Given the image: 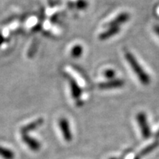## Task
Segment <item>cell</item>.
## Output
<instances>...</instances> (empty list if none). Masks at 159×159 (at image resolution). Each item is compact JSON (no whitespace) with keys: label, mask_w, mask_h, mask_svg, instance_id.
<instances>
[{"label":"cell","mask_w":159,"mask_h":159,"mask_svg":"<svg viewBox=\"0 0 159 159\" xmlns=\"http://www.w3.org/2000/svg\"><path fill=\"white\" fill-rule=\"evenodd\" d=\"M43 119H37L36 121H35V122H32L30 124L27 125L26 126L23 127V128H21V135L27 134L29 132H30V131L35 130V129H37L39 127L41 126V125L43 124Z\"/></svg>","instance_id":"52a82bcc"},{"label":"cell","mask_w":159,"mask_h":159,"mask_svg":"<svg viewBox=\"0 0 159 159\" xmlns=\"http://www.w3.org/2000/svg\"><path fill=\"white\" fill-rule=\"evenodd\" d=\"M158 144H159V142H156L152 143V144H150L149 146L146 147V148H145L144 149H143V150H142L140 156H146V155H148V153H150L151 151H152L155 148H156L158 146Z\"/></svg>","instance_id":"7c38bea8"},{"label":"cell","mask_w":159,"mask_h":159,"mask_svg":"<svg viewBox=\"0 0 159 159\" xmlns=\"http://www.w3.org/2000/svg\"><path fill=\"white\" fill-rule=\"evenodd\" d=\"M0 156L4 159H14L15 153L10 149L0 146Z\"/></svg>","instance_id":"30bf717a"},{"label":"cell","mask_w":159,"mask_h":159,"mask_svg":"<svg viewBox=\"0 0 159 159\" xmlns=\"http://www.w3.org/2000/svg\"><path fill=\"white\" fill-rule=\"evenodd\" d=\"M125 55L127 61H128L129 65L130 66V67L132 68L135 74L137 75L140 82L144 85H148L150 82V77L148 73L144 71V69L142 68L140 63L138 62L136 57L131 54L130 52H127Z\"/></svg>","instance_id":"6da1fadb"},{"label":"cell","mask_w":159,"mask_h":159,"mask_svg":"<svg viewBox=\"0 0 159 159\" xmlns=\"http://www.w3.org/2000/svg\"><path fill=\"white\" fill-rule=\"evenodd\" d=\"M137 121L141 128L142 136L144 139H149L151 136V131L150 126L148 125V119L144 113H139L137 115Z\"/></svg>","instance_id":"7a4b0ae2"},{"label":"cell","mask_w":159,"mask_h":159,"mask_svg":"<svg viewBox=\"0 0 159 159\" xmlns=\"http://www.w3.org/2000/svg\"><path fill=\"white\" fill-rule=\"evenodd\" d=\"M134 159H140V156H137L135 157Z\"/></svg>","instance_id":"ac0fdd59"},{"label":"cell","mask_w":159,"mask_h":159,"mask_svg":"<svg viewBox=\"0 0 159 159\" xmlns=\"http://www.w3.org/2000/svg\"><path fill=\"white\" fill-rule=\"evenodd\" d=\"M119 32V27H109L108 30L103 32L99 35V39L104 41V40L108 39L110 38L113 37L114 35L117 34Z\"/></svg>","instance_id":"ba28073f"},{"label":"cell","mask_w":159,"mask_h":159,"mask_svg":"<svg viewBox=\"0 0 159 159\" xmlns=\"http://www.w3.org/2000/svg\"><path fill=\"white\" fill-rule=\"evenodd\" d=\"M156 138H157V139L159 138V130H158V132H157L156 134Z\"/></svg>","instance_id":"e0dca14e"},{"label":"cell","mask_w":159,"mask_h":159,"mask_svg":"<svg viewBox=\"0 0 159 159\" xmlns=\"http://www.w3.org/2000/svg\"><path fill=\"white\" fill-rule=\"evenodd\" d=\"M69 81H70L71 91L72 97L75 99L79 98V97L81 96V94H82V90H81L78 84H77L76 81H75L74 79L70 78Z\"/></svg>","instance_id":"9c48e42d"},{"label":"cell","mask_w":159,"mask_h":159,"mask_svg":"<svg viewBox=\"0 0 159 159\" xmlns=\"http://www.w3.org/2000/svg\"><path fill=\"white\" fill-rule=\"evenodd\" d=\"M103 75H104L105 77H106V78H108L109 80H112L114 78V77L116 76V72H115V71L114 69H106L104 71V73H103Z\"/></svg>","instance_id":"4fadbf2b"},{"label":"cell","mask_w":159,"mask_h":159,"mask_svg":"<svg viewBox=\"0 0 159 159\" xmlns=\"http://www.w3.org/2000/svg\"><path fill=\"white\" fill-rule=\"evenodd\" d=\"M2 35L0 34V45L2 44Z\"/></svg>","instance_id":"2e32d148"},{"label":"cell","mask_w":159,"mask_h":159,"mask_svg":"<svg viewBox=\"0 0 159 159\" xmlns=\"http://www.w3.org/2000/svg\"><path fill=\"white\" fill-rule=\"evenodd\" d=\"M154 31H155V33H156V34L159 36V26L158 25L155 26V27H154Z\"/></svg>","instance_id":"9a60e30c"},{"label":"cell","mask_w":159,"mask_h":159,"mask_svg":"<svg viewBox=\"0 0 159 159\" xmlns=\"http://www.w3.org/2000/svg\"><path fill=\"white\" fill-rule=\"evenodd\" d=\"M22 140L23 142L27 145V147L33 151H39L41 149V143L39 141L32 138L28 134H22Z\"/></svg>","instance_id":"5b68a950"},{"label":"cell","mask_w":159,"mask_h":159,"mask_svg":"<svg viewBox=\"0 0 159 159\" xmlns=\"http://www.w3.org/2000/svg\"><path fill=\"white\" fill-rule=\"evenodd\" d=\"M59 126L63 134V138L66 142H70L72 139V134L69 127V123L66 119L62 118L59 121Z\"/></svg>","instance_id":"3957f363"},{"label":"cell","mask_w":159,"mask_h":159,"mask_svg":"<svg viewBox=\"0 0 159 159\" xmlns=\"http://www.w3.org/2000/svg\"><path fill=\"white\" fill-rule=\"evenodd\" d=\"M76 5L77 7L80 9H85L88 7V2L85 0H79Z\"/></svg>","instance_id":"5bb4252c"},{"label":"cell","mask_w":159,"mask_h":159,"mask_svg":"<svg viewBox=\"0 0 159 159\" xmlns=\"http://www.w3.org/2000/svg\"><path fill=\"white\" fill-rule=\"evenodd\" d=\"M83 52V48L82 46L77 44L73 47V48L71 50V55L73 57H79L81 56Z\"/></svg>","instance_id":"8fae6325"},{"label":"cell","mask_w":159,"mask_h":159,"mask_svg":"<svg viewBox=\"0 0 159 159\" xmlns=\"http://www.w3.org/2000/svg\"><path fill=\"white\" fill-rule=\"evenodd\" d=\"M125 84V81L121 79H112L109 80L107 82L99 83L98 87L100 89H113L122 87Z\"/></svg>","instance_id":"277c9868"},{"label":"cell","mask_w":159,"mask_h":159,"mask_svg":"<svg viewBox=\"0 0 159 159\" xmlns=\"http://www.w3.org/2000/svg\"><path fill=\"white\" fill-rule=\"evenodd\" d=\"M129 19H130V15L128 13H122L120 14L117 16L114 19L111 21L110 22L108 23V25L109 27H119L120 25H122L128 21Z\"/></svg>","instance_id":"8992f818"}]
</instances>
